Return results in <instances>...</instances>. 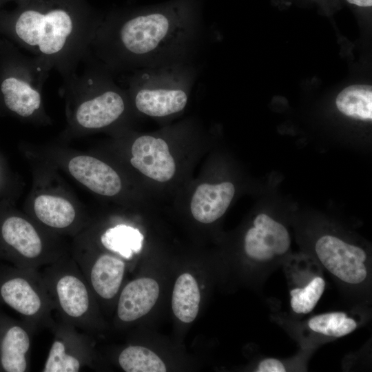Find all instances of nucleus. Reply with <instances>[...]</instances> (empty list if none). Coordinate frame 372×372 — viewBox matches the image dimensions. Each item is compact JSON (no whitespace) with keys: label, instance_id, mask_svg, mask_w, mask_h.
Wrapping results in <instances>:
<instances>
[{"label":"nucleus","instance_id":"nucleus-7","mask_svg":"<svg viewBox=\"0 0 372 372\" xmlns=\"http://www.w3.org/2000/svg\"><path fill=\"white\" fill-rule=\"evenodd\" d=\"M291 245L287 229L265 214H258L245 236V251L251 258L267 262L285 254Z\"/></svg>","mask_w":372,"mask_h":372},{"label":"nucleus","instance_id":"nucleus-21","mask_svg":"<svg viewBox=\"0 0 372 372\" xmlns=\"http://www.w3.org/2000/svg\"><path fill=\"white\" fill-rule=\"evenodd\" d=\"M118 362L126 372H165L162 360L150 349L141 346H130L119 355Z\"/></svg>","mask_w":372,"mask_h":372},{"label":"nucleus","instance_id":"nucleus-24","mask_svg":"<svg viewBox=\"0 0 372 372\" xmlns=\"http://www.w3.org/2000/svg\"><path fill=\"white\" fill-rule=\"evenodd\" d=\"M80 368L79 359L66 352L64 343L55 340L51 346L43 371L77 372Z\"/></svg>","mask_w":372,"mask_h":372},{"label":"nucleus","instance_id":"nucleus-5","mask_svg":"<svg viewBox=\"0 0 372 372\" xmlns=\"http://www.w3.org/2000/svg\"><path fill=\"white\" fill-rule=\"evenodd\" d=\"M315 250L324 267L342 281L355 285L366 278V255L360 247L326 235L318 240Z\"/></svg>","mask_w":372,"mask_h":372},{"label":"nucleus","instance_id":"nucleus-18","mask_svg":"<svg viewBox=\"0 0 372 372\" xmlns=\"http://www.w3.org/2000/svg\"><path fill=\"white\" fill-rule=\"evenodd\" d=\"M200 293L193 276L185 273L178 276L174 284L172 307L176 317L185 323L193 322L197 316Z\"/></svg>","mask_w":372,"mask_h":372},{"label":"nucleus","instance_id":"nucleus-3","mask_svg":"<svg viewBox=\"0 0 372 372\" xmlns=\"http://www.w3.org/2000/svg\"><path fill=\"white\" fill-rule=\"evenodd\" d=\"M81 74L63 79L61 92L70 132L85 134L114 124L126 111L123 93L91 52L83 61Z\"/></svg>","mask_w":372,"mask_h":372},{"label":"nucleus","instance_id":"nucleus-15","mask_svg":"<svg viewBox=\"0 0 372 372\" xmlns=\"http://www.w3.org/2000/svg\"><path fill=\"white\" fill-rule=\"evenodd\" d=\"M0 369L6 372H24L30 340L25 329L18 324L6 327L0 335Z\"/></svg>","mask_w":372,"mask_h":372},{"label":"nucleus","instance_id":"nucleus-12","mask_svg":"<svg viewBox=\"0 0 372 372\" xmlns=\"http://www.w3.org/2000/svg\"><path fill=\"white\" fill-rule=\"evenodd\" d=\"M158 296V284L152 278H141L130 282L120 295L117 307L118 318L124 322L140 318L152 309Z\"/></svg>","mask_w":372,"mask_h":372},{"label":"nucleus","instance_id":"nucleus-10","mask_svg":"<svg viewBox=\"0 0 372 372\" xmlns=\"http://www.w3.org/2000/svg\"><path fill=\"white\" fill-rule=\"evenodd\" d=\"M30 204L33 216L41 224L53 229H67L78 218V208L72 199L55 189L37 191L31 196Z\"/></svg>","mask_w":372,"mask_h":372},{"label":"nucleus","instance_id":"nucleus-1","mask_svg":"<svg viewBox=\"0 0 372 372\" xmlns=\"http://www.w3.org/2000/svg\"><path fill=\"white\" fill-rule=\"evenodd\" d=\"M100 22L80 0H30L13 21L11 32L65 79L90 52Z\"/></svg>","mask_w":372,"mask_h":372},{"label":"nucleus","instance_id":"nucleus-23","mask_svg":"<svg viewBox=\"0 0 372 372\" xmlns=\"http://www.w3.org/2000/svg\"><path fill=\"white\" fill-rule=\"evenodd\" d=\"M325 288V282L321 277H316L305 287L291 291V307L296 313L311 312L318 303Z\"/></svg>","mask_w":372,"mask_h":372},{"label":"nucleus","instance_id":"nucleus-4","mask_svg":"<svg viewBox=\"0 0 372 372\" xmlns=\"http://www.w3.org/2000/svg\"><path fill=\"white\" fill-rule=\"evenodd\" d=\"M50 71L34 56L17 55L12 63L11 72L0 83V92L7 109L32 122L48 123L50 119L43 103V87Z\"/></svg>","mask_w":372,"mask_h":372},{"label":"nucleus","instance_id":"nucleus-11","mask_svg":"<svg viewBox=\"0 0 372 372\" xmlns=\"http://www.w3.org/2000/svg\"><path fill=\"white\" fill-rule=\"evenodd\" d=\"M234 194L235 187L230 182L200 185L190 203L193 217L204 224L214 222L225 213Z\"/></svg>","mask_w":372,"mask_h":372},{"label":"nucleus","instance_id":"nucleus-17","mask_svg":"<svg viewBox=\"0 0 372 372\" xmlns=\"http://www.w3.org/2000/svg\"><path fill=\"white\" fill-rule=\"evenodd\" d=\"M56 292L61 308L70 318H79L87 311L88 291L77 276L71 274L61 276L56 282Z\"/></svg>","mask_w":372,"mask_h":372},{"label":"nucleus","instance_id":"nucleus-20","mask_svg":"<svg viewBox=\"0 0 372 372\" xmlns=\"http://www.w3.org/2000/svg\"><path fill=\"white\" fill-rule=\"evenodd\" d=\"M101 240L107 249L125 258H130L134 253L141 250L143 236L136 228L118 225L107 229L101 236Z\"/></svg>","mask_w":372,"mask_h":372},{"label":"nucleus","instance_id":"nucleus-8","mask_svg":"<svg viewBox=\"0 0 372 372\" xmlns=\"http://www.w3.org/2000/svg\"><path fill=\"white\" fill-rule=\"evenodd\" d=\"M130 163L151 179L166 182L176 172V164L165 141L143 135L135 139L131 147Z\"/></svg>","mask_w":372,"mask_h":372},{"label":"nucleus","instance_id":"nucleus-25","mask_svg":"<svg viewBox=\"0 0 372 372\" xmlns=\"http://www.w3.org/2000/svg\"><path fill=\"white\" fill-rule=\"evenodd\" d=\"M258 372H285L283 364L275 358H267L262 360L256 370Z\"/></svg>","mask_w":372,"mask_h":372},{"label":"nucleus","instance_id":"nucleus-13","mask_svg":"<svg viewBox=\"0 0 372 372\" xmlns=\"http://www.w3.org/2000/svg\"><path fill=\"white\" fill-rule=\"evenodd\" d=\"M1 236L5 244L21 258L36 259L43 251V241L39 231L23 217H7L1 225Z\"/></svg>","mask_w":372,"mask_h":372},{"label":"nucleus","instance_id":"nucleus-9","mask_svg":"<svg viewBox=\"0 0 372 372\" xmlns=\"http://www.w3.org/2000/svg\"><path fill=\"white\" fill-rule=\"evenodd\" d=\"M135 107L141 113L163 117L180 112L187 103L186 92L175 85H148L134 81L131 85Z\"/></svg>","mask_w":372,"mask_h":372},{"label":"nucleus","instance_id":"nucleus-16","mask_svg":"<svg viewBox=\"0 0 372 372\" xmlns=\"http://www.w3.org/2000/svg\"><path fill=\"white\" fill-rule=\"evenodd\" d=\"M125 262L108 254L100 255L90 271V282L95 292L104 299L112 298L118 291L124 273Z\"/></svg>","mask_w":372,"mask_h":372},{"label":"nucleus","instance_id":"nucleus-19","mask_svg":"<svg viewBox=\"0 0 372 372\" xmlns=\"http://www.w3.org/2000/svg\"><path fill=\"white\" fill-rule=\"evenodd\" d=\"M338 110L346 116L362 121L372 119V87L368 85L347 87L338 95Z\"/></svg>","mask_w":372,"mask_h":372},{"label":"nucleus","instance_id":"nucleus-2","mask_svg":"<svg viewBox=\"0 0 372 372\" xmlns=\"http://www.w3.org/2000/svg\"><path fill=\"white\" fill-rule=\"evenodd\" d=\"M192 0L116 14L100 22L90 52L106 65L124 68L158 51L193 13Z\"/></svg>","mask_w":372,"mask_h":372},{"label":"nucleus","instance_id":"nucleus-26","mask_svg":"<svg viewBox=\"0 0 372 372\" xmlns=\"http://www.w3.org/2000/svg\"><path fill=\"white\" fill-rule=\"evenodd\" d=\"M349 3L355 4L360 7H371L372 0H347Z\"/></svg>","mask_w":372,"mask_h":372},{"label":"nucleus","instance_id":"nucleus-14","mask_svg":"<svg viewBox=\"0 0 372 372\" xmlns=\"http://www.w3.org/2000/svg\"><path fill=\"white\" fill-rule=\"evenodd\" d=\"M0 298L17 313L32 316L42 307V300L30 282L25 278L10 275L0 278Z\"/></svg>","mask_w":372,"mask_h":372},{"label":"nucleus","instance_id":"nucleus-22","mask_svg":"<svg viewBox=\"0 0 372 372\" xmlns=\"http://www.w3.org/2000/svg\"><path fill=\"white\" fill-rule=\"evenodd\" d=\"M309 327L313 331L327 336L342 337L353 331L356 322L343 312L320 314L311 318Z\"/></svg>","mask_w":372,"mask_h":372},{"label":"nucleus","instance_id":"nucleus-6","mask_svg":"<svg viewBox=\"0 0 372 372\" xmlns=\"http://www.w3.org/2000/svg\"><path fill=\"white\" fill-rule=\"evenodd\" d=\"M64 166L70 175L90 192L112 197L122 189V180L107 163L92 155L74 154L67 156Z\"/></svg>","mask_w":372,"mask_h":372}]
</instances>
